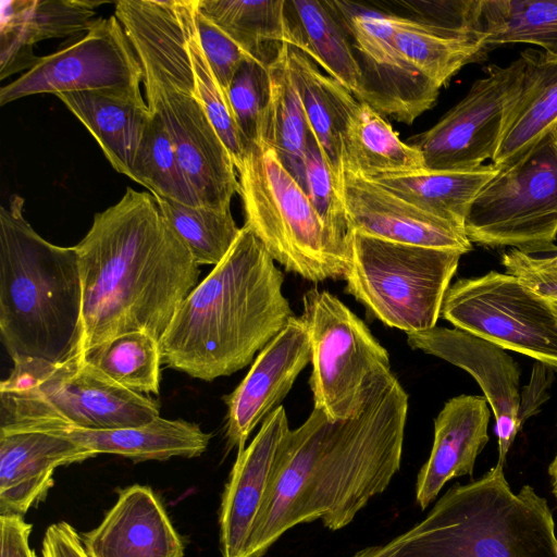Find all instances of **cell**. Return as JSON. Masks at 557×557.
Listing matches in <instances>:
<instances>
[{
    "instance_id": "14",
    "label": "cell",
    "mask_w": 557,
    "mask_h": 557,
    "mask_svg": "<svg viewBox=\"0 0 557 557\" xmlns=\"http://www.w3.org/2000/svg\"><path fill=\"white\" fill-rule=\"evenodd\" d=\"M143 69L115 15L94 21L83 35L40 57L0 90V104L39 94L112 89L143 97Z\"/></svg>"
},
{
    "instance_id": "47",
    "label": "cell",
    "mask_w": 557,
    "mask_h": 557,
    "mask_svg": "<svg viewBox=\"0 0 557 557\" xmlns=\"http://www.w3.org/2000/svg\"><path fill=\"white\" fill-rule=\"evenodd\" d=\"M548 474L550 476L552 493L557 503V454L548 466Z\"/></svg>"
},
{
    "instance_id": "16",
    "label": "cell",
    "mask_w": 557,
    "mask_h": 557,
    "mask_svg": "<svg viewBox=\"0 0 557 557\" xmlns=\"http://www.w3.org/2000/svg\"><path fill=\"white\" fill-rule=\"evenodd\" d=\"M413 349L436 356L469 372L482 388L495 416L498 441L497 465L505 466L507 454L521 426L520 371L515 360L498 345L458 327L433 329L407 334Z\"/></svg>"
},
{
    "instance_id": "31",
    "label": "cell",
    "mask_w": 557,
    "mask_h": 557,
    "mask_svg": "<svg viewBox=\"0 0 557 557\" xmlns=\"http://www.w3.org/2000/svg\"><path fill=\"white\" fill-rule=\"evenodd\" d=\"M496 172L497 168L491 163L475 170L422 169L372 180L419 208L465 228L473 199Z\"/></svg>"
},
{
    "instance_id": "4",
    "label": "cell",
    "mask_w": 557,
    "mask_h": 557,
    "mask_svg": "<svg viewBox=\"0 0 557 557\" xmlns=\"http://www.w3.org/2000/svg\"><path fill=\"white\" fill-rule=\"evenodd\" d=\"M198 0H120L121 22L143 69L147 104L166 127L201 206L231 207L233 159L197 97L188 49Z\"/></svg>"
},
{
    "instance_id": "29",
    "label": "cell",
    "mask_w": 557,
    "mask_h": 557,
    "mask_svg": "<svg viewBox=\"0 0 557 557\" xmlns=\"http://www.w3.org/2000/svg\"><path fill=\"white\" fill-rule=\"evenodd\" d=\"M270 99L257 137L273 147L289 174L306 193L305 153L310 127L292 79L288 45L268 64Z\"/></svg>"
},
{
    "instance_id": "2",
    "label": "cell",
    "mask_w": 557,
    "mask_h": 557,
    "mask_svg": "<svg viewBox=\"0 0 557 557\" xmlns=\"http://www.w3.org/2000/svg\"><path fill=\"white\" fill-rule=\"evenodd\" d=\"M74 247L82 282L75 356L131 332H148L160 341L197 286L199 264L151 193L127 187L115 205L95 214Z\"/></svg>"
},
{
    "instance_id": "48",
    "label": "cell",
    "mask_w": 557,
    "mask_h": 557,
    "mask_svg": "<svg viewBox=\"0 0 557 557\" xmlns=\"http://www.w3.org/2000/svg\"><path fill=\"white\" fill-rule=\"evenodd\" d=\"M553 259L557 262V249L553 252H549Z\"/></svg>"
},
{
    "instance_id": "40",
    "label": "cell",
    "mask_w": 557,
    "mask_h": 557,
    "mask_svg": "<svg viewBox=\"0 0 557 557\" xmlns=\"http://www.w3.org/2000/svg\"><path fill=\"white\" fill-rule=\"evenodd\" d=\"M411 16L437 34L478 45L486 50L482 25V0H398Z\"/></svg>"
},
{
    "instance_id": "37",
    "label": "cell",
    "mask_w": 557,
    "mask_h": 557,
    "mask_svg": "<svg viewBox=\"0 0 557 557\" xmlns=\"http://www.w3.org/2000/svg\"><path fill=\"white\" fill-rule=\"evenodd\" d=\"M132 180L152 195L186 206H201L181 165L171 136L157 114L151 113L138 146Z\"/></svg>"
},
{
    "instance_id": "36",
    "label": "cell",
    "mask_w": 557,
    "mask_h": 557,
    "mask_svg": "<svg viewBox=\"0 0 557 557\" xmlns=\"http://www.w3.org/2000/svg\"><path fill=\"white\" fill-rule=\"evenodd\" d=\"M153 196L164 219L199 265L218 264L239 235L231 207H193Z\"/></svg>"
},
{
    "instance_id": "45",
    "label": "cell",
    "mask_w": 557,
    "mask_h": 557,
    "mask_svg": "<svg viewBox=\"0 0 557 557\" xmlns=\"http://www.w3.org/2000/svg\"><path fill=\"white\" fill-rule=\"evenodd\" d=\"M32 529L21 516H0V557H36L29 546Z\"/></svg>"
},
{
    "instance_id": "20",
    "label": "cell",
    "mask_w": 557,
    "mask_h": 557,
    "mask_svg": "<svg viewBox=\"0 0 557 557\" xmlns=\"http://www.w3.org/2000/svg\"><path fill=\"white\" fill-rule=\"evenodd\" d=\"M95 455L54 432L0 429V516H21L42 502L58 467Z\"/></svg>"
},
{
    "instance_id": "3",
    "label": "cell",
    "mask_w": 557,
    "mask_h": 557,
    "mask_svg": "<svg viewBox=\"0 0 557 557\" xmlns=\"http://www.w3.org/2000/svg\"><path fill=\"white\" fill-rule=\"evenodd\" d=\"M284 275L246 225L188 294L160 338L162 363L212 381L248 366L294 315Z\"/></svg>"
},
{
    "instance_id": "21",
    "label": "cell",
    "mask_w": 557,
    "mask_h": 557,
    "mask_svg": "<svg viewBox=\"0 0 557 557\" xmlns=\"http://www.w3.org/2000/svg\"><path fill=\"white\" fill-rule=\"evenodd\" d=\"M88 557H184V543L154 491L134 484L95 529L81 534Z\"/></svg>"
},
{
    "instance_id": "18",
    "label": "cell",
    "mask_w": 557,
    "mask_h": 557,
    "mask_svg": "<svg viewBox=\"0 0 557 557\" xmlns=\"http://www.w3.org/2000/svg\"><path fill=\"white\" fill-rule=\"evenodd\" d=\"M341 193L350 232L461 255L472 250L465 228L405 200L372 178L344 171Z\"/></svg>"
},
{
    "instance_id": "41",
    "label": "cell",
    "mask_w": 557,
    "mask_h": 557,
    "mask_svg": "<svg viewBox=\"0 0 557 557\" xmlns=\"http://www.w3.org/2000/svg\"><path fill=\"white\" fill-rule=\"evenodd\" d=\"M227 98L246 147L257 138L269 104L268 64L253 58L244 60L232 78Z\"/></svg>"
},
{
    "instance_id": "23",
    "label": "cell",
    "mask_w": 557,
    "mask_h": 557,
    "mask_svg": "<svg viewBox=\"0 0 557 557\" xmlns=\"http://www.w3.org/2000/svg\"><path fill=\"white\" fill-rule=\"evenodd\" d=\"M102 1L9 0L1 2L0 78L29 70L38 57V41L81 35L94 23L95 9Z\"/></svg>"
},
{
    "instance_id": "27",
    "label": "cell",
    "mask_w": 557,
    "mask_h": 557,
    "mask_svg": "<svg viewBox=\"0 0 557 557\" xmlns=\"http://www.w3.org/2000/svg\"><path fill=\"white\" fill-rule=\"evenodd\" d=\"M287 45L320 65L360 101L361 72L350 39L325 1L285 0Z\"/></svg>"
},
{
    "instance_id": "28",
    "label": "cell",
    "mask_w": 557,
    "mask_h": 557,
    "mask_svg": "<svg viewBox=\"0 0 557 557\" xmlns=\"http://www.w3.org/2000/svg\"><path fill=\"white\" fill-rule=\"evenodd\" d=\"M523 88L507 119L492 164L502 166L536 144L557 125V55L528 50Z\"/></svg>"
},
{
    "instance_id": "44",
    "label": "cell",
    "mask_w": 557,
    "mask_h": 557,
    "mask_svg": "<svg viewBox=\"0 0 557 557\" xmlns=\"http://www.w3.org/2000/svg\"><path fill=\"white\" fill-rule=\"evenodd\" d=\"M553 380L554 370L536 361L529 384L520 392L518 421L521 428L531 416L539 412L540 407L549 398L548 389Z\"/></svg>"
},
{
    "instance_id": "15",
    "label": "cell",
    "mask_w": 557,
    "mask_h": 557,
    "mask_svg": "<svg viewBox=\"0 0 557 557\" xmlns=\"http://www.w3.org/2000/svg\"><path fill=\"white\" fill-rule=\"evenodd\" d=\"M326 3L345 28L358 61L362 79L360 102L406 124L434 106L441 88L398 51L392 13L347 0Z\"/></svg>"
},
{
    "instance_id": "26",
    "label": "cell",
    "mask_w": 557,
    "mask_h": 557,
    "mask_svg": "<svg viewBox=\"0 0 557 557\" xmlns=\"http://www.w3.org/2000/svg\"><path fill=\"white\" fill-rule=\"evenodd\" d=\"M77 442L95 456L113 454L135 462L166 460L172 457L194 458L206 451L211 434L199 424L183 419L158 417L137 426L112 430H53Z\"/></svg>"
},
{
    "instance_id": "13",
    "label": "cell",
    "mask_w": 557,
    "mask_h": 557,
    "mask_svg": "<svg viewBox=\"0 0 557 557\" xmlns=\"http://www.w3.org/2000/svg\"><path fill=\"white\" fill-rule=\"evenodd\" d=\"M528 69V50L508 65H493L434 126L413 136L409 145L422 154L424 169L475 170L492 160Z\"/></svg>"
},
{
    "instance_id": "46",
    "label": "cell",
    "mask_w": 557,
    "mask_h": 557,
    "mask_svg": "<svg viewBox=\"0 0 557 557\" xmlns=\"http://www.w3.org/2000/svg\"><path fill=\"white\" fill-rule=\"evenodd\" d=\"M42 557H88L81 535L67 522L52 523L42 540Z\"/></svg>"
},
{
    "instance_id": "39",
    "label": "cell",
    "mask_w": 557,
    "mask_h": 557,
    "mask_svg": "<svg viewBox=\"0 0 557 557\" xmlns=\"http://www.w3.org/2000/svg\"><path fill=\"white\" fill-rule=\"evenodd\" d=\"M188 49L195 73L197 97L215 132L228 150L237 171L245 154V143L233 115L228 98L215 78L200 47L196 27L189 37Z\"/></svg>"
},
{
    "instance_id": "11",
    "label": "cell",
    "mask_w": 557,
    "mask_h": 557,
    "mask_svg": "<svg viewBox=\"0 0 557 557\" xmlns=\"http://www.w3.org/2000/svg\"><path fill=\"white\" fill-rule=\"evenodd\" d=\"M310 346L314 409L330 421L357 418L375 383L389 374L387 350L347 306L327 290L302 297Z\"/></svg>"
},
{
    "instance_id": "19",
    "label": "cell",
    "mask_w": 557,
    "mask_h": 557,
    "mask_svg": "<svg viewBox=\"0 0 557 557\" xmlns=\"http://www.w3.org/2000/svg\"><path fill=\"white\" fill-rule=\"evenodd\" d=\"M289 430L285 409L280 406L262 421L251 443L237 453L221 497L219 527L222 557H246L276 454Z\"/></svg>"
},
{
    "instance_id": "33",
    "label": "cell",
    "mask_w": 557,
    "mask_h": 557,
    "mask_svg": "<svg viewBox=\"0 0 557 557\" xmlns=\"http://www.w3.org/2000/svg\"><path fill=\"white\" fill-rule=\"evenodd\" d=\"M484 45L531 44L557 55V0H482Z\"/></svg>"
},
{
    "instance_id": "43",
    "label": "cell",
    "mask_w": 557,
    "mask_h": 557,
    "mask_svg": "<svg viewBox=\"0 0 557 557\" xmlns=\"http://www.w3.org/2000/svg\"><path fill=\"white\" fill-rule=\"evenodd\" d=\"M506 273L517 276L548 305L557 319V262L549 252L527 253L510 248L502 256Z\"/></svg>"
},
{
    "instance_id": "42",
    "label": "cell",
    "mask_w": 557,
    "mask_h": 557,
    "mask_svg": "<svg viewBox=\"0 0 557 557\" xmlns=\"http://www.w3.org/2000/svg\"><path fill=\"white\" fill-rule=\"evenodd\" d=\"M198 7V4H197ZM195 27L203 54L223 91L227 96L233 76L249 57L220 27L196 10Z\"/></svg>"
},
{
    "instance_id": "30",
    "label": "cell",
    "mask_w": 557,
    "mask_h": 557,
    "mask_svg": "<svg viewBox=\"0 0 557 557\" xmlns=\"http://www.w3.org/2000/svg\"><path fill=\"white\" fill-rule=\"evenodd\" d=\"M424 169L423 157L366 102L354 112L344 138V171L369 178Z\"/></svg>"
},
{
    "instance_id": "35",
    "label": "cell",
    "mask_w": 557,
    "mask_h": 557,
    "mask_svg": "<svg viewBox=\"0 0 557 557\" xmlns=\"http://www.w3.org/2000/svg\"><path fill=\"white\" fill-rule=\"evenodd\" d=\"M394 40L401 55L440 88L466 64L478 61L484 48L444 37L414 20L392 13Z\"/></svg>"
},
{
    "instance_id": "38",
    "label": "cell",
    "mask_w": 557,
    "mask_h": 557,
    "mask_svg": "<svg viewBox=\"0 0 557 557\" xmlns=\"http://www.w3.org/2000/svg\"><path fill=\"white\" fill-rule=\"evenodd\" d=\"M306 194L330 236L347 247L349 224L341 186L310 131L305 153Z\"/></svg>"
},
{
    "instance_id": "17",
    "label": "cell",
    "mask_w": 557,
    "mask_h": 557,
    "mask_svg": "<svg viewBox=\"0 0 557 557\" xmlns=\"http://www.w3.org/2000/svg\"><path fill=\"white\" fill-rule=\"evenodd\" d=\"M311 361V346L304 319L293 315L285 327L259 352L250 370L228 395L225 435L230 448L245 449L253 429L292 389Z\"/></svg>"
},
{
    "instance_id": "5",
    "label": "cell",
    "mask_w": 557,
    "mask_h": 557,
    "mask_svg": "<svg viewBox=\"0 0 557 557\" xmlns=\"http://www.w3.org/2000/svg\"><path fill=\"white\" fill-rule=\"evenodd\" d=\"M82 332V282L75 247L42 238L13 195L0 208V334L14 363L65 362Z\"/></svg>"
},
{
    "instance_id": "6",
    "label": "cell",
    "mask_w": 557,
    "mask_h": 557,
    "mask_svg": "<svg viewBox=\"0 0 557 557\" xmlns=\"http://www.w3.org/2000/svg\"><path fill=\"white\" fill-rule=\"evenodd\" d=\"M354 557H557L547 500L530 485L513 493L504 467L455 484L424 519Z\"/></svg>"
},
{
    "instance_id": "8",
    "label": "cell",
    "mask_w": 557,
    "mask_h": 557,
    "mask_svg": "<svg viewBox=\"0 0 557 557\" xmlns=\"http://www.w3.org/2000/svg\"><path fill=\"white\" fill-rule=\"evenodd\" d=\"M237 172L245 225L272 259L313 283L345 280L347 247L330 236L273 147L261 137L248 143Z\"/></svg>"
},
{
    "instance_id": "9",
    "label": "cell",
    "mask_w": 557,
    "mask_h": 557,
    "mask_svg": "<svg viewBox=\"0 0 557 557\" xmlns=\"http://www.w3.org/2000/svg\"><path fill=\"white\" fill-rule=\"evenodd\" d=\"M461 256L351 231L345 292L385 325L423 332L436 326Z\"/></svg>"
},
{
    "instance_id": "22",
    "label": "cell",
    "mask_w": 557,
    "mask_h": 557,
    "mask_svg": "<svg viewBox=\"0 0 557 557\" xmlns=\"http://www.w3.org/2000/svg\"><path fill=\"white\" fill-rule=\"evenodd\" d=\"M491 412L485 398L449 399L434 421V442L416 483V500L425 509L451 479L473 474L476 457L487 444Z\"/></svg>"
},
{
    "instance_id": "24",
    "label": "cell",
    "mask_w": 557,
    "mask_h": 557,
    "mask_svg": "<svg viewBox=\"0 0 557 557\" xmlns=\"http://www.w3.org/2000/svg\"><path fill=\"white\" fill-rule=\"evenodd\" d=\"M55 96L94 136L110 164L132 180L135 156L151 117L144 98L112 89Z\"/></svg>"
},
{
    "instance_id": "32",
    "label": "cell",
    "mask_w": 557,
    "mask_h": 557,
    "mask_svg": "<svg viewBox=\"0 0 557 557\" xmlns=\"http://www.w3.org/2000/svg\"><path fill=\"white\" fill-rule=\"evenodd\" d=\"M197 8L249 57L265 64L288 41L285 0H198Z\"/></svg>"
},
{
    "instance_id": "1",
    "label": "cell",
    "mask_w": 557,
    "mask_h": 557,
    "mask_svg": "<svg viewBox=\"0 0 557 557\" xmlns=\"http://www.w3.org/2000/svg\"><path fill=\"white\" fill-rule=\"evenodd\" d=\"M408 396L392 373L373 386L357 418L330 421L313 408L284 437L246 557H261L286 531L321 520L349 524L384 492L401 462Z\"/></svg>"
},
{
    "instance_id": "7",
    "label": "cell",
    "mask_w": 557,
    "mask_h": 557,
    "mask_svg": "<svg viewBox=\"0 0 557 557\" xmlns=\"http://www.w3.org/2000/svg\"><path fill=\"white\" fill-rule=\"evenodd\" d=\"M3 430H112L146 424L158 403L111 381L76 356L59 364L14 363L0 383Z\"/></svg>"
},
{
    "instance_id": "10",
    "label": "cell",
    "mask_w": 557,
    "mask_h": 557,
    "mask_svg": "<svg viewBox=\"0 0 557 557\" xmlns=\"http://www.w3.org/2000/svg\"><path fill=\"white\" fill-rule=\"evenodd\" d=\"M471 243L527 253L557 249V125L496 174L473 199L465 222Z\"/></svg>"
},
{
    "instance_id": "25",
    "label": "cell",
    "mask_w": 557,
    "mask_h": 557,
    "mask_svg": "<svg viewBox=\"0 0 557 557\" xmlns=\"http://www.w3.org/2000/svg\"><path fill=\"white\" fill-rule=\"evenodd\" d=\"M288 64L310 131L341 186L345 133L360 101L339 82L321 72L305 52L289 45Z\"/></svg>"
},
{
    "instance_id": "34",
    "label": "cell",
    "mask_w": 557,
    "mask_h": 557,
    "mask_svg": "<svg viewBox=\"0 0 557 557\" xmlns=\"http://www.w3.org/2000/svg\"><path fill=\"white\" fill-rule=\"evenodd\" d=\"M78 357L129 391L143 395L159 394L160 342L148 332L122 334Z\"/></svg>"
},
{
    "instance_id": "12",
    "label": "cell",
    "mask_w": 557,
    "mask_h": 557,
    "mask_svg": "<svg viewBox=\"0 0 557 557\" xmlns=\"http://www.w3.org/2000/svg\"><path fill=\"white\" fill-rule=\"evenodd\" d=\"M441 315L455 327L557 371V319L539 295L509 273L460 278L446 292Z\"/></svg>"
}]
</instances>
